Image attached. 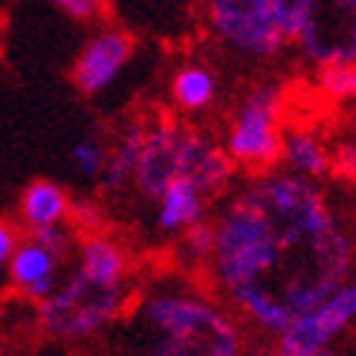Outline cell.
<instances>
[{"label":"cell","mask_w":356,"mask_h":356,"mask_svg":"<svg viewBox=\"0 0 356 356\" xmlns=\"http://www.w3.org/2000/svg\"><path fill=\"white\" fill-rule=\"evenodd\" d=\"M353 258L356 243L316 180L270 168L226 200L206 264L229 305L278 336L350 278Z\"/></svg>","instance_id":"obj_1"},{"label":"cell","mask_w":356,"mask_h":356,"mask_svg":"<svg viewBox=\"0 0 356 356\" xmlns=\"http://www.w3.org/2000/svg\"><path fill=\"white\" fill-rule=\"evenodd\" d=\"M145 353L156 356H238L241 330L215 298L180 281L156 284L136 307Z\"/></svg>","instance_id":"obj_2"},{"label":"cell","mask_w":356,"mask_h":356,"mask_svg":"<svg viewBox=\"0 0 356 356\" xmlns=\"http://www.w3.org/2000/svg\"><path fill=\"white\" fill-rule=\"evenodd\" d=\"M128 284L104 287L73 270L44 301H38V322L44 333L56 339L81 342L119 322L128 307Z\"/></svg>","instance_id":"obj_3"},{"label":"cell","mask_w":356,"mask_h":356,"mask_svg":"<svg viewBox=\"0 0 356 356\" xmlns=\"http://www.w3.org/2000/svg\"><path fill=\"white\" fill-rule=\"evenodd\" d=\"M278 24L316 64H356V0H275Z\"/></svg>","instance_id":"obj_4"},{"label":"cell","mask_w":356,"mask_h":356,"mask_svg":"<svg viewBox=\"0 0 356 356\" xmlns=\"http://www.w3.org/2000/svg\"><path fill=\"white\" fill-rule=\"evenodd\" d=\"M206 21L215 41L249 64L273 61L287 47L275 0H206Z\"/></svg>","instance_id":"obj_5"},{"label":"cell","mask_w":356,"mask_h":356,"mask_svg":"<svg viewBox=\"0 0 356 356\" xmlns=\"http://www.w3.org/2000/svg\"><path fill=\"white\" fill-rule=\"evenodd\" d=\"M281 116L284 90L273 81L249 90L226 131V154L232 163L249 171H270L281 156Z\"/></svg>","instance_id":"obj_6"},{"label":"cell","mask_w":356,"mask_h":356,"mask_svg":"<svg viewBox=\"0 0 356 356\" xmlns=\"http://www.w3.org/2000/svg\"><path fill=\"white\" fill-rule=\"evenodd\" d=\"M356 322V281H342L316 307L293 318V325L278 333L281 356H322L333 342Z\"/></svg>","instance_id":"obj_7"},{"label":"cell","mask_w":356,"mask_h":356,"mask_svg":"<svg viewBox=\"0 0 356 356\" xmlns=\"http://www.w3.org/2000/svg\"><path fill=\"white\" fill-rule=\"evenodd\" d=\"M186 139L188 128L174 119H148V131L142 139L134 186L145 200H156L174 177H183V159H186Z\"/></svg>","instance_id":"obj_8"},{"label":"cell","mask_w":356,"mask_h":356,"mask_svg":"<svg viewBox=\"0 0 356 356\" xmlns=\"http://www.w3.org/2000/svg\"><path fill=\"white\" fill-rule=\"evenodd\" d=\"M131 58H134V38L128 32L116 26L99 29L79 52L73 64V81L87 99H96L119 81Z\"/></svg>","instance_id":"obj_9"},{"label":"cell","mask_w":356,"mask_h":356,"mask_svg":"<svg viewBox=\"0 0 356 356\" xmlns=\"http://www.w3.org/2000/svg\"><path fill=\"white\" fill-rule=\"evenodd\" d=\"M61 258L58 252H52L47 243H41L35 235L21 238L15 246L12 258L6 261V275L9 284L21 293L26 301H44L61 281Z\"/></svg>","instance_id":"obj_10"},{"label":"cell","mask_w":356,"mask_h":356,"mask_svg":"<svg viewBox=\"0 0 356 356\" xmlns=\"http://www.w3.org/2000/svg\"><path fill=\"white\" fill-rule=\"evenodd\" d=\"M154 223L163 235H183L188 226L206 220L209 194L188 177H174V180L156 194Z\"/></svg>","instance_id":"obj_11"},{"label":"cell","mask_w":356,"mask_h":356,"mask_svg":"<svg viewBox=\"0 0 356 356\" xmlns=\"http://www.w3.org/2000/svg\"><path fill=\"white\" fill-rule=\"evenodd\" d=\"M284 171H293L310 180H325L333 171V154L322 136L307 128H281V156Z\"/></svg>","instance_id":"obj_12"},{"label":"cell","mask_w":356,"mask_h":356,"mask_svg":"<svg viewBox=\"0 0 356 356\" xmlns=\"http://www.w3.org/2000/svg\"><path fill=\"white\" fill-rule=\"evenodd\" d=\"M145 131H148V119H131L116 136V142L108 148V159H104V168L99 174V183L104 191L116 194L134 183V171H136V159H139Z\"/></svg>","instance_id":"obj_13"},{"label":"cell","mask_w":356,"mask_h":356,"mask_svg":"<svg viewBox=\"0 0 356 356\" xmlns=\"http://www.w3.org/2000/svg\"><path fill=\"white\" fill-rule=\"evenodd\" d=\"M76 273H81L87 281H93V284L119 287V284L128 281V255H124V249L116 241L93 235V238H87L79 249Z\"/></svg>","instance_id":"obj_14"},{"label":"cell","mask_w":356,"mask_h":356,"mask_svg":"<svg viewBox=\"0 0 356 356\" xmlns=\"http://www.w3.org/2000/svg\"><path fill=\"white\" fill-rule=\"evenodd\" d=\"M21 220L29 229H44V226H56V223H67L70 218V194L67 188H61L52 180H35L24 188L21 203Z\"/></svg>","instance_id":"obj_15"},{"label":"cell","mask_w":356,"mask_h":356,"mask_svg":"<svg viewBox=\"0 0 356 356\" xmlns=\"http://www.w3.org/2000/svg\"><path fill=\"white\" fill-rule=\"evenodd\" d=\"M171 99L186 113H200L218 99V79L203 64H183L171 79Z\"/></svg>","instance_id":"obj_16"},{"label":"cell","mask_w":356,"mask_h":356,"mask_svg":"<svg viewBox=\"0 0 356 356\" xmlns=\"http://www.w3.org/2000/svg\"><path fill=\"white\" fill-rule=\"evenodd\" d=\"M70 156H73V165L79 168L81 177H87V180H99V174L104 168V159H108V142H104L102 136H81L73 151H70Z\"/></svg>","instance_id":"obj_17"},{"label":"cell","mask_w":356,"mask_h":356,"mask_svg":"<svg viewBox=\"0 0 356 356\" xmlns=\"http://www.w3.org/2000/svg\"><path fill=\"white\" fill-rule=\"evenodd\" d=\"M211 249H215V223L209 218L188 226L180 241V258L188 264H206L211 258Z\"/></svg>","instance_id":"obj_18"},{"label":"cell","mask_w":356,"mask_h":356,"mask_svg":"<svg viewBox=\"0 0 356 356\" xmlns=\"http://www.w3.org/2000/svg\"><path fill=\"white\" fill-rule=\"evenodd\" d=\"M318 90L330 99H350L353 84V64H322L316 76Z\"/></svg>","instance_id":"obj_19"},{"label":"cell","mask_w":356,"mask_h":356,"mask_svg":"<svg viewBox=\"0 0 356 356\" xmlns=\"http://www.w3.org/2000/svg\"><path fill=\"white\" fill-rule=\"evenodd\" d=\"M47 3L56 6L58 12H64L67 17H73V21H81V24L99 21L104 15V0H47Z\"/></svg>","instance_id":"obj_20"},{"label":"cell","mask_w":356,"mask_h":356,"mask_svg":"<svg viewBox=\"0 0 356 356\" xmlns=\"http://www.w3.org/2000/svg\"><path fill=\"white\" fill-rule=\"evenodd\" d=\"M79 229H96L102 223V209L93 200H70V218Z\"/></svg>","instance_id":"obj_21"},{"label":"cell","mask_w":356,"mask_h":356,"mask_svg":"<svg viewBox=\"0 0 356 356\" xmlns=\"http://www.w3.org/2000/svg\"><path fill=\"white\" fill-rule=\"evenodd\" d=\"M333 171L342 174L345 180L356 183V139L342 142V145L336 148V154H333Z\"/></svg>","instance_id":"obj_22"},{"label":"cell","mask_w":356,"mask_h":356,"mask_svg":"<svg viewBox=\"0 0 356 356\" xmlns=\"http://www.w3.org/2000/svg\"><path fill=\"white\" fill-rule=\"evenodd\" d=\"M17 241H21V232H17V226L0 218V270H3L6 261L12 258Z\"/></svg>","instance_id":"obj_23"},{"label":"cell","mask_w":356,"mask_h":356,"mask_svg":"<svg viewBox=\"0 0 356 356\" xmlns=\"http://www.w3.org/2000/svg\"><path fill=\"white\" fill-rule=\"evenodd\" d=\"M350 99H356V64H353V84H350Z\"/></svg>","instance_id":"obj_24"}]
</instances>
